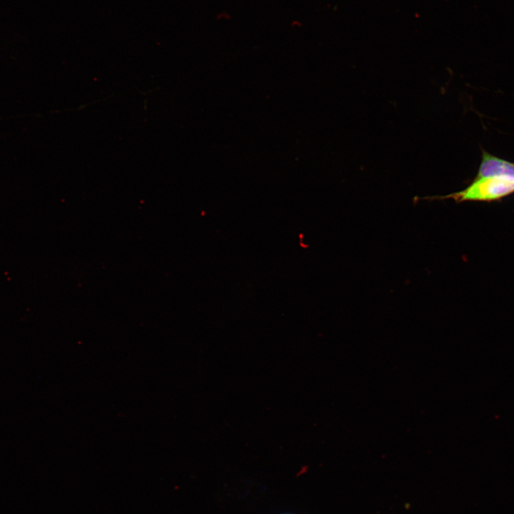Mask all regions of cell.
Listing matches in <instances>:
<instances>
[{
    "label": "cell",
    "mask_w": 514,
    "mask_h": 514,
    "mask_svg": "<svg viewBox=\"0 0 514 514\" xmlns=\"http://www.w3.org/2000/svg\"><path fill=\"white\" fill-rule=\"evenodd\" d=\"M514 193V163L482 149L481 161L473 181L464 189L446 196L425 199H448L465 201L494 202Z\"/></svg>",
    "instance_id": "cell-1"
}]
</instances>
